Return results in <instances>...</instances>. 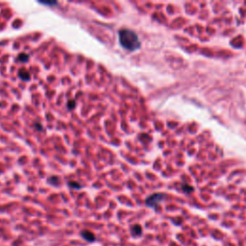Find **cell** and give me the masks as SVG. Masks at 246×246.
<instances>
[{
  "label": "cell",
  "instance_id": "6da1fadb",
  "mask_svg": "<svg viewBox=\"0 0 246 246\" xmlns=\"http://www.w3.org/2000/svg\"><path fill=\"white\" fill-rule=\"evenodd\" d=\"M119 43L124 49L130 52L136 51L141 48L142 42L138 36L130 29H121L118 32Z\"/></svg>",
  "mask_w": 246,
  "mask_h": 246
},
{
  "label": "cell",
  "instance_id": "7a4b0ae2",
  "mask_svg": "<svg viewBox=\"0 0 246 246\" xmlns=\"http://www.w3.org/2000/svg\"><path fill=\"white\" fill-rule=\"evenodd\" d=\"M164 198V194H162V193H155V194H152L150 195L147 199H146V205L148 207H151V208H156L157 205L162 201V200Z\"/></svg>",
  "mask_w": 246,
  "mask_h": 246
},
{
  "label": "cell",
  "instance_id": "3957f363",
  "mask_svg": "<svg viewBox=\"0 0 246 246\" xmlns=\"http://www.w3.org/2000/svg\"><path fill=\"white\" fill-rule=\"evenodd\" d=\"M82 237L85 238V239H87V240H88V241H94V239H95V237H94V235L92 234L91 232H88V231H84V232H82Z\"/></svg>",
  "mask_w": 246,
  "mask_h": 246
},
{
  "label": "cell",
  "instance_id": "277c9868",
  "mask_svg": "<svg viewBox=\"0 0 246 246\" xmlns=\"http://www.w3.org/2000/svg\"><path fill=\"white\" fill-rule=\"evenodd\" d=\"M20 79L23 80V81H29L30 80V73L27 71V70H24V69H21L19 73Z\"/></svg>",
  "mask_w": 246,
  "mask_h": 246
},
{
  "label": "cell",
  "instance_id": "5b68a950",
  "mask_svg": "<svg viewBox=\"0 0 246 246\" xmlns=\"http://www.w3.org/2000/svg\"><path fill=\"white\" fill-rule=\"evenodd\" d=\"M142 227L140 225H135L132 227V233L133 235H136V236H140L142 235Z\"/></svg>",
  "mask_w": 246,
  "mask_h": 246
},
{
  "label": "cell",
  "instance_id": "8992f818",
  "mask_svg": "<svg viewBox=\"0 0 246 246\" xmlns=\"http://www.w3.org/2000/svg\"><path fill=\"white\" fill-rule=\"evenodd\" d=\"M68 184H69L70 188L75 189V190H80L81 189V184L79 183H77V182H69Z\"/></svg>",
  "mask_w": 246,
  "mask_h": 246
},
{
  "label": "cell",
  "instance_id": "52a82bcc",
  "mask_svg": "<svg viewBox=\"0 0 246 246\" xmlns=\"http://www.w3.org/2000/svg\"><path fill=\"white\" fill-rule=\"evenodd\" d=\"M40 4H42V5H47V6H55V5H57L58 3L56 2V1H53V2H45V1H40L39 2Z\"/></svg>",
  "mask_w": 246,
  "mask_h": 246
},
{
  "label": "cell",
  "instance_id": "ba28073f",
  "mask_svg": "<svg viewBox=\"0 0 246 246\" xmlns=\"http://www.w3.org/2000/svg\"><path fill=\"white\" fill-rule=\"evenodd\" d=\"M75 106H76V102H75L74 100H71V101H69V102H68V104H67V107H68V109H69V110H72V109H74V108H75Z\"/></svg>",
  "mask_w": 246,
  "mask_h": 246
},
{
  "label": "cell",
  "instance_id": "9c48e42d",
  "mask_svg": "<svg viewBox=\"0 0 246 246\" xmlns=\"http://www.w3.org/2000/svg\"><path fill=\"white\" fill-rule=\"evenodd\" d=\"M19 59L21 62H26V61L29 59V56H28L27 54H20L19 57Z\"/></svg>",
  "mask_w": 246,
  "mask_h": 246
},
{
  "label": "cell",
  "instance_id": "30bf717a",
  "mask_svg": "<svg viewBox=\"0 0 246 246\" xmlns=\"http://www.w3.org/2000/svg\"><path fill=\"white\" fill-rule=\"evenodd\" d=\"M49 182H50V183H52L53 184H58V182H59V179H58L57 177H53V178L49 179Z\"/></svg>",
  "mask_w": 246,
  "mask_h": 246
},
{
  "label": "cell",
  "instance_id": "8fae6325",
  "mask_svg": "<svg viewBox=\"0 0 246 246\" xmlns=\"http://www.w3.org/2000/svg\"><path fill=\"white\" fill-rule=\"evenodd\" d=\"M184 189H186L188 191H191V190H193V189H192L191 187H188V186H184Z\"/></svg>",
  "mask_w": 246,
  "mask_h": 246
}]
</instances>
